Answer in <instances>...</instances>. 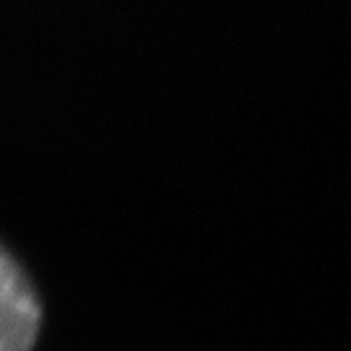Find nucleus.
<instances>
[{
  "instance_id": "obj_1",
  "label": "nucleus",
  "mask_w": 351,
  "mask_h": 351,
  "mask_svg": "<svg viewBox=\"0 0 351 351\" xmlns=\"http://www.w3.org/2000/svg\"><path fill=\"white\" fill-rule=\"evenodd\" d=\"M42 328V302L21 263L0 245V351H32Z\"/></svg>"
}]
</instances>
